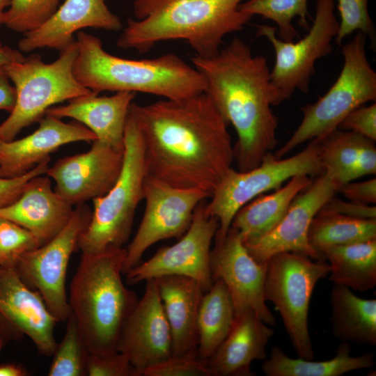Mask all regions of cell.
Listing matches in <instances>:
<instances>
[{
	"label": "cell",
	"instance_id": "8992f818",
	"mask_svg": "<svg viewBox=\"0 0 376 376\" xmlns=\"http://www.w3.org/2000/svg\"><path fill=\"white\" fill-rule=\"evenodd\" d=\"M146 175L142 138L129 111L121 171L110 190L93 200L90 223L78 240L77 248L81 253H98L111 248L123 247L127 242L136 210L144 197Z\"/></svg>",
	"mask_w": 376,
	"mask_h": 376
},
{
	"label": "cell",
	"instance_id": "74e56055",
	"mask_svg": "<svg viewBox=\"0 0 376 376\" xmlns=\"http://www.w3.org/2000/svg\"><path fill=\"white\" fill-rule=\"evenodd\" d=\"M142 376H211L207 360L197 352L172 355L162 362L145 370Z\"/></svg>",
	"mask_w": 376,
	"mask_h": 376
},
{
	"label": "cell",
	"instance_id": "f1b7e54d",
	"mask_svg": "<svg viewBox=\"0 0 376 376\" xmlns=\"http://www.w3.org/2000/svg\"><path fill=\"white\" fill-rule=\"evenodd\" d=\"M375 362L373 352L352 356L351 346L347 342L339 345L334 358L321 361L292 359L275 346L269 358L261 365V370L267 376H340L354 370L371 368Z\"/></svg>",
	"mask_w": 376,
	"mask_h": 376
},
{
	"label": "cell",
	"instance_id": "7dc6e473",
	"mask_svg": "<svg viewBox=\"0 0 376 376\" xmlns=\"http://www.w3.org/2000/svg\"><path fill=\"white\" fill-rule=\"evenodd\" d=\"M10 0H0V26L3 24L4 14Z\"/></svg>",
	"mask_w": 376,
	"mask_h": 376
},
{
	"label": "cell",
	"instance_id": "4fadbf2b",
	"mask_svg": "<svg viewBox=\"0 0 376 376\" xmlns=\"http://www.w3.org/2000/svg\"><path fill=\"white\" fill-rule=\"evenodd\" d=\"M146 208L139 228L126 249L123 274L141 263L152 244L180 238L189 229L196 207L211 194L198 188H178L146 175Z\"/></svg>",
	"mask_w": 376,
	"mask_h": 376
},
{
	"label": "cell",
	"instance_id": "ac0fdd59",
	"mask_svg": "<svg viewBox=\"0 0 376 376\" xmlns=\"http://www.w3.org/2000/svg\"><path fill=\"white\" fill-rule=\"evenodd\" d=\"M146 281L144 294L127 317L117 345V350L127 356L139 376L173 355L171 328L156 280Z\"/></svg>",
	"mask_w": 376,
	"mask_h": 376
},
{
	"label": "cell",
	"instance_id": "bcb514c9",
	"mask_svg": "<svg viewBox=\"0 0 376 376\" xmlns=\"http://www.w3.org/2000/svg\"><path fill=\"white\" fill-rule=\"evenodd\" d=\"M26 375V370L19 365L7 363L0 366V376H24Z\"/></svg>",
	"mask_w": 376,
	"mask_h": 376
},
{
	"label": "cell",
	"instance_id": "7bdbcfd3",
	"mask_svg": "<svg viewBox=\"0 0 376 376\" xmlns=\"http://www.w3.org/2000/svg\"><path fill=\"white\" fill-rule=\"evenodd\" d=\"M338 191L351 201L375 205L376 203V178L359 182H347L341 186Z\"/></svg>",
	"mask_w": 376,
	"mask_h": 376
},
{
	"label": "cell",
	"instance_id": "c3c4849f",
	"mask_svg": "<svg viewBox=\"0 0 376 376\" xmlns=\"http://www.w3.org/2000/svg\"><path fill=\"white\" fill-rule=\"evenodd\" d=\"M3 346V340L0 337V350L2 349Z\"/></svg>",
	"mask_w": 376,
	"mask_h": 376
},
{
	"label": "cell",
	"instance_id": "7402d4cb",
	"mask_svg": "<svg viewBox=\"0 0 376 376\" xmlns=\"http://www.w3.org/2000/svg\"><path fill=\"white\" fill-rule=\"evenodd\" d=\"M73 212L72 206L52 189L49 178L40 175L28 181L14 202L0 207V218L29 230L41 246L63 229Z\"/></svg>",
	"mask_w": 376,
	"mask_h": 376
},
{
	"label": "cell",
	"instance_id": "681fc988",
	"mask_svg": "<svg viewBox=\"0 0 376 376\" xmlns=\"http://www.w3.org/2000/svg\"><path fill=\"white\" fill-rule=\"evenodd\" d=\"M1 141V140L0 139V141Z\"/></svg>",
	"mask_w": 376,
	"mask_h": 376
},
{
	"label": "cell",
	"instance_id": "d590c367",
	"mask_svg": "<svg viewBox=\"0 0 376 376\" xmlns=\"http://www.w3.org/2000/svg\"><path fill=\"white\" fill-rule=\"evenodd\" d=\"M340 15L339 29L336 37L340 45L354 31H361L369 38L375 48L376 31L368 12V0H337Z\"/></svg>",
	"mask_w": 376,
	"mask_h": 376
},
{
	"label": "cell",
	"instance_id": "7a4b0ae2",
	"mask_svg": "<svg viewBox=\"0 0 376 376\" xmlns=\"http://www.w3.org/2000/svg\"><path fill=\"white\" fill-rule=\"evenodd\" d=\"M193 66L205 82V94L235 128L234 160L238 170L258 166L278 144V118L272 107L281 104L266 58L235 37L213 56L197 55Z\"/></svg>",
	"mask_w": 376,
	"mask_h": 376
},
{
	"label": "cell",
	"instance_id": "ba28073f",
	"mask_svg": "<svg viewBox=\"0 0 376 376\" xmlns=\"http://www.w3.org/2000/svg\"><path fill=\"white\" fill-rule=\"evenodd\" d=\"M367 37L357 31L342 46L343 65L328 91L313 104L301 107L302 120L290 138L274 156L283 158L301 144L320 140L338 129L344 118L356 108L376 100V72L366 52Z\"/></svg>",
	"mask_w": 376,
	"mask_h": 376
},
{
	"label": "cell",
	"instance_id": "1f68e13d",
	"mask_svg": "<svg viewBox=\"0 0 376 376\" xmlns=\"http://www.w3.org/2000/svg\"><path fill=\"white\" fill-rule=\"evenodd\" d=\"M308 239L320 253L328 246L376 239V219H359L319 211L311 221Z\"/></svg>",
	"mask_w": 376,
	"mask_h": 376
},
{
	"label": "cell",
	"instance_id": "5bb4252c",
	"mask_svg": "<svg viewBox=\"0 0 376 376\" xmlns=\"http://www.w3.org/2000/svg\"><path fill=\"white\" fill-rule=\"evenodd\" d=\"M205 203L203 201L196 207L189 229L175 244L159 249L150 259L125 274L129 284L177 275L196 280L205 292L210 288L213 283L210 265L211 244L219 222L207 213Z\"/></svg>",
	"mask_w": 376,
	"mask_h": 376
},
{
	"label": "cell",
	"instance_id": "cb8c5ba5",
	"mask_svg": "<svg viewBox=\"0 0 376 376\" xmlns=\"http://www.w3.org/2000/svg\"><path fill=\"white\" fill-rule=\"evenodd\" d=\"M136 94L118 91L110 96H99L92 92L66 104L52 107L45 114L72 118L93 132L97 140L123 151L125 124Z\"/></svg>",
	"mask_w": 376,
	"mask_h": 376
},
{
	"label": "cell",
	"instance_id": "f6af8a7d",
	"mask_svg": "<svg viewBox=\"0 0 376 376\" xmlns=\"http://www.w3.org/2000/svg\"><path fill=\"white\" fill-rule=\"evenodd\" d=\"M20 51L4 46L0 42V68L24 59Z\"/></svg>",
	"mask_w": 376,
	"mask_h": 376
},
{
	"label": "cell",
	"instance_id": "2e32d148",
	"mask_svg": "<svg viewBox=\"0 0 376 376\" xmlns=\"http://www.w3.org/2000/svg\"><path fill=\"white\" fill-rule=\"evenodd\" d=\"M214 239L210 260L212 278L226 285L235 315L252 310L267 324L274 325L275 318L264 297L267 263H259L252 258L239 232L231 226L224 237Z\"/></svg>",
	"mask_w": 376,
	"mask_h": 376
},
{
	"label": "cell",
	"instance_id": "5b68a950",
	"mask_svg": "<svg viewBox=\"0 0 376 376\" xmlns=\"http://www.w3.org/2000/svg\"><path fill=\"white\" fill-rule=\"evenodd\" d=\"M126 254L123 247L81 253L68 304L89 354L118 352L121 330L139 299L121 278Z\"/></svg>",
	"mask_w": 376,
	"mask_h": 376
},
{
	"label": "cell",
	"instance_id": "ab89813d",
	"mask_svg": "<svg viewBox=\"0 0 376 376\" xmlns=\"http://www.w3.org/2000/svg\"><path fill=\"white\" fill-rule=\"evenodd\" d=\"M338 129L351 131L376 141V104L361 105L347 114Z\"/></svg>",
	"mask_w": 376,
	"mask_h": 376
},
{
	"label": "cell",
	"instance_id": "d6986e66",
	"mask_svg": "<svg viewBox=\"0 0 376 376\" xmlns=\"http://www.w3.org/2000/svg\"><path fill=\"white\" fill-rule=\"evenodd\" d=\"M0 315L22 336L26 335L40 354L52 356L58 322L40 294L26 285L13 267L0 266Z\"/></svg>",
	"mask_w": 376,
	"mask_h": 376
},
{
	"label": "cell",
	"instance_id": "30bf717a",
	"mask_svg": "<svg viewBox=\"0 0 376 376\" xmlns=\"http://www.w3.org/2000/svg\"><path fill=\"white\" fill-rule=\"evenodd\" d=\"M322 171L319 143L314 139L293 156L277 159L269 152L252 169L241 171L231 167L213 191L210 201L205 203L207 213L219 222L214 237H224L236 212L258 196L280 188L295 175L311 177Z\"/></svg>",
	"mask_w": 376,
	"mask_h": 376
},
{
	"label": "cell",
	"instance_id": "e575fe53",
	"mask_svg": "<svg viewBox=\"0 0 376 376\" xmlns=\"http://www.w3.org/2000/svg\"><path fill=\"white\" fill-rule=\"evenodd\" d=\"M62 0H10L3 24L25 33L40 27L55 13Z\"/></svg>",
	"mask_w": 376,
	"mask_h": 376
},
{
	"label": "cell",
	"instance_id": "4dcf8cb0",
	"mask_svg": "<svg viewBox=\"0 0 376 376\" xmlns=\"http://www.w3.org/2000/svg\"><path fill=\"white\" fill-rule=\"evenodd\" d=\"M235 320L230 294L219 279L202 297L197 318L199 358L207 360L229 333Z\"/></svg>",
	"mask_w": 376,
	"mask_h": 376
},
{
	"label": "cell",
	"instance_id": "d6a6232c",
	"mask_svg": "<svg viewBox=\"0 0 376 376\" xmlns=\"http://www.w3.org/2000/svg\"><path fill=\"white\" fill-rule=\"evenodd\" d=\"M239 8L252 16L258 15L274 22L277 36L284 41H293L297 36L292 23L295 17H298L299 26L307 30L310 27L308 0H247Z\"/></svg>",
	"mask_w": 376,
	"mask_h": 376
},
{
	"label": "cell",
	"instance_id": "603a6c76",
	"mask_svg": "<svg viewBox=\"0 0 376 376\" xmlns=\"http://www.w3.org/2000/svg\"><path fill=\"white\" fill-rule=\"evenodd\" d=\"M274 331L252 310L235 315L233 326L207 359L211 376H253L251 364L266 359L265 347Z\"/></svg>",
	"mask_w": 376,
	"mask_h": 376
},
{
	"label": "cell",
	"instance_id": "836d02e7",
	"mask_svg": "<svg viewBox=\"0 0 376 376\" xmlns=\"http://www.w3.org/2000/svg\"><path fill=\"white\" fill-rule=\"evenodd\" d=\"M66 330L52 354L49 376H84L88 352L79 333L76 320L70 311Z\"/></svg>",
	"mask_w": 376,
	"mask_h": 376
},
{
	"label": "cell",
	"instance_id": "e0dca14e",
	"mask_svg": "<svg viewBox=\"0 0 376 376\" xmlns=\"http://www.w3.org/2000/svg\"><path fill=\"white\" fill-rule=\"evenodd\" d=\"M92 143L86 152L58 159L45 173L56 182L54 191L72 206L106 194L121 171L124 150L97 139Z\"/></svg>",
	"mask_w": 376,
	"mask_h": 376
},
{
	"label": "cell",
	"instance_id": "83f0119b",
	"mask_svg": "<svg viewBox=\"0 0 376 376\" xmlns=\"http://www.w3.org/2000/svg\"><path fill=\"white\" fill-rule=\"evenodd\" d=\"M334 336L342 342L376 344V299L357 297L334 284L330 295Z\"/></svg>",
	"mask_w": 376,
	"mask_h": 376
},
{
	"label": "cell",
	"instance_id": "8d00e7d4",
	"mask_svg": "<svg viewBox=\"0 0 376 376\" xmlns=\"http://www.w3.org/2000/svg\"><path fill=\"white\" fill-rule=\"evenodd\" d=\"M40 246L39 241L29 230L0 218V266L13 267L21 255Z\"/></svg>",
	"mask_w": 376,
	"mask_h": 376
},
{
	"label": "cell",
	"instance_id": "44dd1931",
	"mask_svg": "<svg viewBox=\"0 0 376 376\" xmlns=\"http://www.w3.org/2000/svg\"><path fill=\"white\" fill-rule=\"evenodd\" d=\"M85 28L118 31L123 24L104 0H65L45 23L24 33L18 47L24 52L45 47L60 52L75 40V33Z\"/></svg>",
	"mask_w": 376,
	"mask_h": 376
},
{
	"label": "cell",
	"instance_id": "7c38bea8",
	"mask_svg": "<svg viewBox=\"0 0 376 376\" xmlns=\"http://www.w3.org/2000/svg\"><path fill=\"white\" fill-rule=\"evenodd\" d=\"M91 215L92 210L85 203L77 205L70 220L57 235L21 255L13 267L26 285L40 294L58 322L66 321L70 314L65 290L68 266Z\"/></svg>",
	"mask_w": 376,
	"mask_h": 376
},
{
	"label": "cell",
	"instance_id": "ee69618b",
	"mask_svg": "<svg viewBox=\"0 0 376 376\" xmlns=\"http://www.w3.org/2000/svg\"><path fill=\"white\" fill-rule=\"evenodd\" d=\"M16 100V91L10 83L4 68H0V110L9 113L14 108Z\"/></svg>",
	"mask_w": 376,
	"mask_h": 376
},
{
	"label": "cell",
	"instance_id": "b9f144b4",
	"mask_svg": "<svg viewBox=\"0 0 376 376\" xmlns=\"http://www.w3.org/2000/svg\"><path fill=\"white\" fill-rule=\"evenodd\" d=\"M320 211L336 212L343 215L359 219H376V207L354 201H346L332 197Z\"/></svg>",
	"mask_w": 376,
	"mask_h": 376
},
{
	"label": "cell",
	"instance_id": "484cf974",
	"mask_svg": "<svg viewBox=\"0 0 376 376\" xmlns=\"http://www.w3.org/2000/svg\"><path fill=\"white\" fill-rule=\"evenodd\" d=\"M315 141L319 143L322 170L339 189L360 177L375 175V141L339 129Z\"/></svg>",
	"mask_w": 376,
	"mask_h": 376
},
{
	"label": "cell",
	"instance_id": "6da1fadb",
	"mask_svg": "<svg viewBox=\"0 0 376 376\" xmlns=\"http://www.w3.org/2000/svg\"><path fill=\"white\" fill-rule=\"evenodd\" d=\"M129 111L142 138L147 175L212 195L232 167L234 149L228 124L205 93L132 102Z\"/></svg>",
	"mask_w": 376,
	"mask_h": 376
},
{
	"label": "cell",
	"instance_id": "d4e9b609",
	"mask_svg": "<svg viewBox=\"0 0 376 376\" xmlns=\"http://www.w3.org/2000/svg\"><path fill=\"white\" fill-rule=\"evenodd\" d=\"M172 336L173 355L197 352V318L205 292L195 279L177 275L155 279Z\"/></svg>",
	"mask_w": 376,
	"mask_h": 376
},
{
	"label": "cell",
	"instance_id": "277c9868",
	"mask_svg": "<svg viewBox=\"0 0 376 376\" xmlns=\"http://www.w3.org/2000/svg\"><path fill=\"white\" fill-rule=\"evenodd\" d=\"M76 79L84 87L102 91L152 94L169 100L190 97L205 91L202 75L173 53L146 59H129L106 52L97 37L77 33Z\"/></svg>",
	"mask_w": 376,
	"mask_h": 376
},
{
	"label": "cell",
	"instance_id": "f35d334b",
	"mask_svg": "<svg viewBox=\"0 0 376 376\" xmlns=\"http://www.w3.org/2000/svg\"><path fill=\"white\" fill-rule=\"evenodd\" d=\"M86 375L88 376H139L125 354L120 352L96 355L88 354Z\"/></svg>",
	"mask_w": 376,
	"mask_h": 376
},
{
	"label": "cell",
	"instance_id": "52a82bcc",
	"mask_svg": "<svg viewBox=\"0 0 376 376\" xmlns=\"http://www.w3.org/2000/svg\"><path fill=\"white\" fill-rule=\"evenodd\" d=\"M77 52L75 39L50 63L35 54L4 67L15 88L16 100L9 116L0 125L1 140L15 139L22 129L38 122L54 105L92 93L74 75Z\"/></svg>",
	"mask_w": 376,
	"mask_h": 376
},
{
	"label": "cell",
	"instance_id": "9c48e42d",
	"mask_svg": "<svg viewBox=\"0 0 376 376\" xmlns=\"http://www.w3.org/2000/svg\"><path fill=\"white\" fill-rule=\"evenodd\" d=\"M329 272L326 261L295 252L279 253L267 261L265 299L279 312L295 352L304 359L314 357L308 327L310 299L317 282Z\"/></svg>",
	"mask_w": 376,
	"mask_h": 376
},
{
	"label": "cell",
	"instance_id": "ffe728a7",
	"mask_svg": "<svg viewBox=\"0 0 376 376\" xmlns=\"http://www.w3.org/2000/svg\"><path fill=\"white\" fill-rule=\"evenodd\" d=\"M31 134L17 140L0 141V177L16 178L38 164L50 160V154L61 146L77 141L93 142L96 136L79 122L64 123L45 114Z\"/></svg>",
	"mask_w": 376,
	"mask_h": 376
},
{
	"label": "cell",
	"instance_id": "9a60e30c",
	"mask_svg": "<svg viewBox=\"0 0 376 376\" xmlns=\"http://www.w3.org/2000/svg\"><path fill=\"white\" fill-rule=\"evenodd\" d=\"M338 190L339 187L322 171L294 198L282 220L270 233L243 242L249 253L262 264L282 252L299 253L314 260L326 261L310 244L308 233L313 218Z\"/></svg>",
	"mask_w": 376,
	"mask_h": 376
},
{
	"label": "cell",
	"instance_id": "60d3db41",
	"mask_svg": "<svg viewBox=\"0 0 376 376\" xmlns=\"http://www.w3.org/2000/svg\"><path fill=\"white\" fill-rule=\"evenodd\" d=\"M50 160L45 161L24 175L11 178L0 177V207L14 202L23 191L28 181L33 177L45 174Z\"/></svg>",
	"mask_w": 376,
	"mask_h": 376
},
{
	"label": "cell",
	"instance_id": "f546056e",
	"mask_svg": "<svg viewBox=\"0 0 376 376\" xmlns=\"http://www.w3.org/2000/svg\"><path fill=\"white\" fill-rule=\"evenodd\" d=\"M329 262V280L334 284L366 292L376 285V239L321 251Z\"/></svg>",
	"mask_w": 376,
	"mask_h": 376
},
{
	"label": "cell",
	"instance_id": "3957f363",
	"mask_svg": "<svg viewBox=\"0 0 376 376\" xmlns=\"http://www.w3.org/2000/svg\"><path fill=\"white\" fill-rule=\"evenodd\" d=\"M244 0H134L135 19H129L118 48L140 54L159 42L183 40L195 55L217 54L225 36L242 31L253 16L240 9Z\"/></svg>",
	"mask_w": 376,
	"mask_h": 376
},
{
	"label": "cell",
	"instance_id": "4316f807",
	"mask_svg": "<svg viewBox=\"0 0 376 376\" xmlns=\"http://www.w3.org/2000/svg\"><path fill=\"white\" fill-rule=\"evenodd\" d=\"M309 175H297L269 194H260L242 206L230 226L243 242L257 240L270 233L282 220L294 198L312 182Z\"/></svg>",
	"mask_w": 376,
	"mask_h": 376
},
{
	"label": "cell",
	"instance_id": "8fae6325",
	"mask_svg": "<svg viewBox=\"0 0 376 376\" xmlns=\"http://www.w3.org/2000/svg\"><path fill=\"white\" fill-rule=\"evenodd\" d=\"M334 8L335 0H316L312 26L307 34L297 42L278 38L276 26H257L256 36L265 38L275 52L270 75L281 103L290 99L295 91L307 93L315 62L331 52V42L339 29Z\"/></svg>",
	"mask_w": 376,
	"mask_h": 376
}]
</instances>
